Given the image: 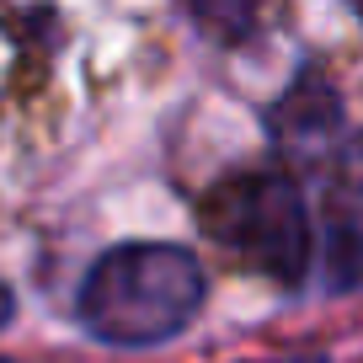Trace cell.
<instances>
[{"mask_svg": "<svg viewBox=\"0 0 363 363\" xmlns=\"http://www.w3.org/2000/svg\"><path fill=\"white\" fill-rule=\"evenodd\" d=\"M203 289V267L187 246L128 240L91 262L80 284V320L113 347H155L198 320Z\"/></svg>", "mask_w": 363, "mask_h": 363, "instance_id": "obj_1", "label": "cell"}, {"mask_svg": "<svg viewBox=\"0 0 363 363\" xmlns=\"http://www.w3.org/2000/svg\"><path fill=\"white\" fill-rule=\"evenodd\" d=\"M214 230L278 284H299L310 267V214L289 177H246L225 187L214 203Z\"/></svg>", "mask_w": 363, "mask_h": 363, "instance_id": "obj_2", "label": "cell"}, {"mask_svg": "<svg viewBox=\"0 0 363 363\" xmlns=\"http://www.w3.org/2000/svg\"><path fill=\"white\" fill-rule=\"evenodd\" d=\"M6 320H11V289L0 284V326H6Z\"/></svg>", "mask_w": 363, "mask_h": 363, "instance_id": "obj_3", "label": "cell"}, {"mask_svg": "<svg viewBox=\"0 0 363 363\" xmlns=\"http://www.w3.org/2000/svg\"><path fill=\"white\" fill-rule=\"evenodd\" d=\"M284 363H326V352H310V358L299 352V358H284Z\"/></svg>", "mask_w": 363, "mask_h": 363, "instance_id": "obj_4", "label": "cell"}, {"mask_svg": "<svg viewBox=\"0 0 363 363\" xmlns=\"http://www.w3.org/2000/svg\"><path fill=\"white\" fill-rule=\"evenodd\" d=\"M0 363H6V358H0Z\"/></svg>", "mask_w": 363, "mask_h": 363, "instance_id": "obj_5", "label": "cell"}]
</instances>
